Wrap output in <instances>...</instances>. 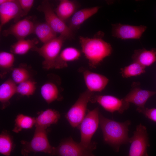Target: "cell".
Here are the masks:
<instances>
[{
  "label": "cell",
  "mask_w": 156,
  "mask_h": 156,
  "mask_svg": "<svg viewBox=\"0 0 156 156\" xmlns=\"http://www.w3.org/2000/svg\"><path fill=\"white\" fill-rule=\"evenodd\" d=\"M78 71L83 75L87 90L92 92H100L106 87L109 80L105 76L81 67Z\"/></svg>",
  "instance_id": "cell-13"
},
{
  "label": "cell",
  "mask_w": 156,
  "mask_h": 156,
  "mask_svg": "<svg viewBox=\"0 0 156 156\" xmlns=\"http://www.w3.org/2000/svg\"><path fill=\"white\" fill-rule=\"evenodd\" d=\"M12 79H8L0 86V101L2 103H8L17 92V86Z\"/></svg>",
  "instance_id": "cell-24"
},
{
  "label": "cell",
  "mask_w": 156,
  "mask_h": 156,
  "mask_svg": "<svg viewBox=\"0 0 156 156\" xmlns=\"http://www.w3.org/2000/svg\"><path fill=\"white\" fill-rule=\"evenodd\" d=\"M112 36L121 39H139L147 28L143 25L133 26L120 23L112 24Z\"/></svg>",
  "instance_id": "cell-11"
},
{
  "label": "cell",
  "mask_w": 156,
  "mask_h": 156,
  "mask_svg": "<svg viewBox=\"0 0 156 156\" xmlns=\"http://www.w3.org/2000/svg\"><path fill=\"white\" fill-rule=\"evenodd\" d=\"M145 68L140 64L133 62L129 65L121 69V73L124 78L137 76L145 72Z\"/></svg>",
  "instance_id": "cell-26"
},
{
  "label": "cell",
  "mask_w": 156,
  "mask_h": 156,
  "mask_svg": "<svg viewBox=\"0 0 156 156\" xmlns=\"http://www.w3.org/2000/svg\"><path fill=\"white\" fill-rule=\"evenodd\" d=\"M38 39H22L18 40L10 47V51L13 54L19 55H24L34 47L38 43Z\"/></svg>",
  "instance_id": "cell-23"
},
{
  "label": "cell",
  "mask_w": 156,
  "mask_h": 156,
  "mask_svg": "<svg viewBox=\"0 0 156 156\" xmlns=\"http://www.w3.org/2000/svg\"><path fill=\"white\" fill-rule=\"evenodd\" d=\"M38 10L43 13L46 22L57 34H60L66 39L72 40L74 33L65 23L56 14L48 1H43L37 8Z\"/></svg>",
  "instance_id": "cell-5"
},
{
  "label": "cell",
  "mask_w": 156,
  "mask_h": 156,
  "mask_svg": "<svg viewBox=\"0 0 156 156\" xmlns=\"http://www.w3.org/2000/svg\"><path fill=\"white\" fill-rule=\"evenodd\" d=\"M132 58L133 62H137L146 68L156 61V49L147 50L145 49L135 50Z\"/></svg>",
  "instance_id": "cell-19"
},
{
  "label": "cell",
  "mask_w": 156,
  "mask_h": 156,
  "mask_svg": "<svg viewBox=\"0 0 156 156\" xmlns=\"http://www.w3.org/2000/svg\"><path fill=\"white\" fill-rule=\"evenodd\" d=\"M15 122V126L13 131L18 133L23 129L31 128L35 124L36 119L23 114H19L17 116Z\"/></svg>",
  "instance_id": "cell-25"
},
{
  "label": "cell",
  "mask_w": 156,
  "mask_h": 156,
  "mask_svg": "<svg viewBox=\"0 0 156 156\" xmlns=\"http://www.w3.org/2000/svg\"><path fill=\"white\" fill-rule=\"evenodd\" d=\"M94 95L93 92L88 90L80 95L78 99L70 107L66 117L71 126L78 127L86 116L87 105L91 101Z\"/></svg>",
  "instance_id": "cell-6"
},
{
  "label": "cell",
  "mask_w": 156,
  "mask_h": 156,
  "mask_svg": "<svg viewBox=\"0 0 156 156\" xmlns=\"http://www.w3.org/2000/svg\"><path fill=\"white\" fill-rule=\"evenodd\" d=\"M129 142L131 146L128 156H149L147 150L150 145L146 128L141 123L137 126Z\"/></svg>",
  "instance_id": "cell-8"
},
{
  "label": "cell",
  "mask_w": 156,
  "mask_h": 156,
  "mask_svg": "<svg viewBox=\"0 0 156 156\" xmlns=\"http://www.w3.org/2000/svg\"><path fill=\"white\" fill-rule=\"evenodd\" d=\"M137 110L143 114L148 118L156 122V108H148L144 107L137 108Z\"/></svg>",
  "instance_id": "cell-31"
},
{
  "label": "cell",
  "mask_w": 156,
  "mask_h": 156,
  "mask_svg": "<svg viewBox=\"0 0 156 156\" xmlns=\"http://www.w3.org/2000/svg\"><path fill=\"white\" fill-rule=\"evenodd\" d=\"M53 155L58 156H95L92 151L75 142L71 138L66 139L54 147Z\"/></svg>",
  "instance_id": "cell-9"
},
{
  "label": "cell",
  "mask_w": 156,
  "mask_h": 156,
  "mask_svg": "<svg viewBox=\"0 0 156 156\" xmlns=\"http://www.w3.org/2000/svg\"><path fill=\"white\" fill-rule=\"evenodd\" d=\"M12 70V79L16 84H18L29 79V74L26 69L18 67Z\"/></svg>",
  "instance_id": "cell-30"
},
{
  "label": "cell",
  "mask_w": 156,
  "mask_h": 156,
  "mask_svg": "<svg viewBox=\"0 0 156 156\" xmlns=\"http://www.w3.org/2000/svg\"><path fill=\"white\" fill-rule=\"evenodd\" d=\"M58 112L49 109L42 112L36 118L35 126L46 129L51 125L56 123L60 117Z\"/></svg>",
  "instance_id": "cell-20"
},
{
  "label": "cell",
  "mask_w": 156,
  "mask_h": 156,
  "mask_svg": "<svg viewBox=\"0 0 156 156\" xmlns=\"http://www.w3.org/2000/svg\"><path fill=\"white\" fill-rule=\"evenodd\" d=\"M100 8L99 6H96L77 11L68 21L67 25L73 31L79 29L81 25L87 19L96 14Z\"/></svg>",
  "instance_id": "cell-16"
},
{
  "label": "cell",
  "mask_w": 156,
  "mask_h": 156,
  "mask_svg": "<svg viewBox=\"0 0 156 156\" xmlns=\"http://www.w3.org/2000/svg\"><path fill=\"white\" fill-rule=\"evenodd\" d=\"M81 53L78 49L74 47H66L61 51L55 64L54 68L62 69L68 66V62L79 59Z\"/></svg>",
  "instance_id": "cell-17"
},
{
  "label": "cell",
  "mask_w": 156,
  "mask_h": 156,
  "mask_svg": "<svg viewBox=\"0 0 156 156\" xmlns=\"http://www.w3.org/2000/svg\"><path fill=\"white\" fill-rule=\"evenodd\" d=\"M99 120L104 141L116 152L118 151L121 145L129 142L128 132L131 122L129 120L119 122L107 118L100 113Z\"/></svg>",
  "instance_id": "cell-2"
},
{
  "label": "cell",
  "mask_w": 156,
  "mask_h": 156,
  "mask_svg": "<svg viewBox=\"0 0 156 156\" xmlns=\"http://www.w3.org/2000/svg\"><path fill=\"white\" fill-rule=\"evenodd\" d=\"M13 147L12 142L10 136L3 133L0 136V152L6 156H9Z\"/></svg>",
  "instance_id": "cell-28"
},
{
  "label": "cell",
  "mask_w": 156,
  "mask_h": 156,
  "mask_svg": "<svg viewBox=\"0 0 156 156\" xmlns=\"http://www.w3.org/2000/svg\"><path fill=\"white\" fill-rule=\"evenodd\" d=\"M40 92L42 97L48 104L62 99L58 88L54 83H45L41 86Z\"/></svg>",
  "instance_id": "cell-22"
},
{
  "label": "cell",
  "mask_w": 156,
  "mask_h": 156,
  "mask_svg": "<svg viewBox=\"0 0 156 156\" xmlns=\"http://www.w3.org/2000/svg\"><path fill=\"white\" fill-rule=\"evenodd\" d=\"M35 24L28 18L19 20L8 29L4 30L2 35L4 36L12 35L18 40L25 39L31 34L34 33Z\"/></svg>",
  "instance_id": "cell-14"
},
{
  "label": "cell",
  "mask_w": 156,
  "mask_h": 156,
  "mask_svg": "<svg viewBox=\"0 0 156 156\" xmlns=\"http://www.w3.org/2000/svg\"><path fill=\"white\" fill-rule=\"evenodd\" d=\"M45 129L36 127L34 137L31 141L25 143L22 153L27 155L31 152H42L53 155L54 147L50 144Z\"/></svg>",
  "instance_id": "cell-7"
},
{
  "label": "cell",
  "mask_w": 156,
  "mask_h": 156,
  "mask_svg": "<svg viewBox=\"0 0 156 156\" xmlns=\"http://www.w3.org/2000/svg\"><path fill=\"white\" fill-rule=\"evenodd\" d=\"M103 32L99 31L93 38L79 37L82 52L88 61L89 66L96 68L106 57L111 55L110 44L103 40Z\"/></svg>",
  "instance_id": "cell-1"
},
{
  "label": "cell",
  "mask_w": 156,
  "mask_h": 156,
  "mask_svg": "<svg viewBox=\"0 0 156 156\" xmlns=\"http://www.w3.org/2000/svg\"><path fill=\"white\" fill-rule=\"evenodd\" d=\"M99 114L98 107L88 111L78 127L81 136L79 144L85 148L92 151L96 148V143L92 142L91 140L99 124Z\"/></svg>",
  "instance_id": "cell-3"
},
{
  "label": "cell",
  "mask_w": 156,
  "mask_h": 156,
  "mask_svg": "<svg viewBox=\"0 0 156 156\" xmlns=\"http://www.w3.org/2000/svg\"><path fill=\"white\" fill-rule=\"evenodd\" d=\"M18 0H10L0 5V30L9 21L14 19L15 23L24 16Z\"/></svg>",
  "instance_id": "cell-12"
},
{
  "label": "cell",
  "mask_w": 156,
  "mask_h": 156,
  "mask_svg": "<svg viewBox=\"0 0 156 156\" xmlns=\"http://www.w3.org/2000/svg\"><path fill=\"white\" fill-rule=\"evenodd\" d=\"M36 83L29 79L18 84L17 92L22 95L29 96L33 95L36 90Z\"/></svg>",
  "instance_id": "cell-27"
},
{
  "label": "cell",
  "mask_w": 156,
  "mask_h": 156,
  "mask_svg": "<svg viewBox=\"0 0 156 156\" xmlns=\"http://www.w3.org/2000/svg\"><path fill=\"white\" fill-rule=\"evenodd\" d=\"M15 58L12 53L1 51L0 53V67L1 69H12L14 66Z\"/></svg>",
  "instance_id": "cell-29"
},
{
  "label": "cell",
  "mask_w": 156,
  "mask_h": 156,
  "mask_svg": "<svg viewBox=\"0 0 156 156\" xmlns=\"http://www.w3.org/2000/svg\"><path fill=\"white\" fill-rule=\"evenodd\" d=\"M24 16L27 15L31 9L34 2L33 0H18Z\"/></svg>",
  "instance_id": "cell-32"
},
{
  "label": "cell",
  "mask_w": 156,
  "mask_h": 156,
  "mask_svg": "<svg viewBox=\"0 0 156 156\" xmlns=\"http://www.w3.org/2000/svg\"><path fill=\"white\" fill-rule=\"evenodd\" d=\"M80 4L77 1L69 0H60L55 10L56 15L65 23L68 21L77 11Z\"/></svg>",
  "instance_id": "cell-18"
},
{
  "label": "cell",
  "mask_w": 156,
  "mask_h": 156,
  "mask_svg": "<svg viewBox=\"0 0 156 156\" xmlns=\"http://www.w3.org/2000/svg\"><path fill=\"white\" fill-rule=\"evenodd\" d=\"M66 39L65 37L60 35L44 44L41 47L36 46L31 49L32 51L37 52L44 58L42 63L43 68L48 70L54 68L55 61Z\"/></svg>",
  "instance_id": "cell-4"
},
{
  "label": "cell",
  "mask_w": 156,
  "mask_h": 156,
  "mask_svg": "<svg viewBox=\"0 0 156 156\" xmlns=\"http://www.w3.org/2000/svg\"><path fill=\"white\" fill-rule=\"evenodd\" d=\"M129 92L123 98L126 101L135 104L137 108L145 107L148 99L156 94V91H152L142 89L138 83H133Z\"/></svg>",
  "instance_id": "cell-15"
},
{
  "label": "cell",
  "mask_w": 156,
  "mask_h": 156,
  "mask_svg": "<svg viewBox=\"0 0 156 156\" xmlns=\"http://www.w3.org/2000/svg\"><path fill=\"white\" fill-rule=\"evenodd\" d=\"M99 103L106 110L111 113L117 111L122 114L129 107V103L109 95H94L91 102Z\"/></svg>",
  "instance_id": "cell-10"
},
{
  "label": "cell",
  "mask_w": 156,
  "mask_h": 156,
  "mask_svg": "<svg viewBox=\"0 0 156 156\" xmlns=\"http://www.w3.org/2000/svg\"><path fill=\"white\" fill-rule=\"evenodd\" d=\"M34 33L43 44L57 37V33L46 22L35 24Z\"/></svg>",
  "instance_id": "cell-21"
}]
</instances>
